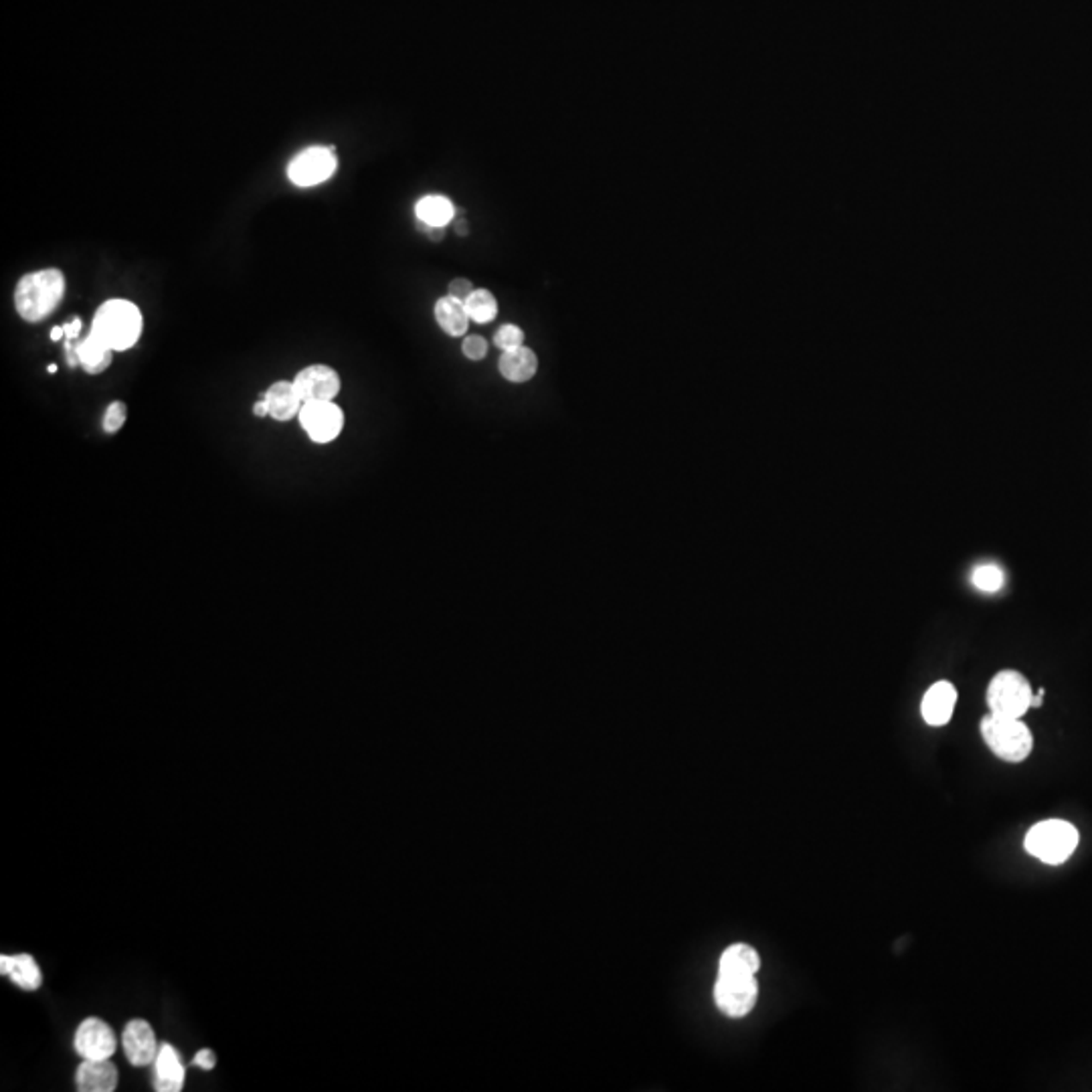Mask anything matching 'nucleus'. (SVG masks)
<instances>
[{"mask_svg":"<svg viewBox=\"0 0 1092 1092\" xmlns=\"http://www.w3.org/2000/svg\"><path fill=\"white\" fill-rule=\"evenodd\" d=\"M76 352H77L79 367H82L88 375L106 373L113 360L112 348L106 346L94 332H89L82 340H76Z\"/></svg>","mask_w":1092,"mask_h":1092,"instance_id":"obj_19","label":"nucleus"},{"mask_svg":"<svg viewBox=\"0 0 1092 1092\" xmlns=\"http://www.w3.org/2000/svg\"><path fill=\"white\" fill-rule=\"evenodd\" d=\"M1078 830L1065 820H1046L1026 833V851L1050 866L1065 864L1078 848Z\"/></svg>","mask_w":1092,"mask_h":1092,"instance_id":"obj_4","label":"nucleus"},{"mask_svg":"<svg viewBox=\"0 0 1092 1092\" xmlns=\"http://www.w3.org/2000/svg\"><path fill=\"white\" fill-rule=\"evenodd\" d=\"M82 328H83V322H82V318H77V316L73 318V320H70V322L63 324V332H65V340H77L79 334H82Z\"/></svg>","mask_w":1092,"mask_h":1092,"instance_id":"obj_29","label":"nucleus"},{"mask_svg":"<svg viewBox=\"0 0 1092 1092\" xmlns=\"http://www.w3.org/2000/svg\"><path fill=\"white\" fill-rule=\"evenodd\" d=\"M417 219L433 227H445L454 221L455 207L443 194H427L415 204Z\"/></svg>","mask_w":1092,"mask_h":1092,"instance_id":"obj_21","label":"nucleus"},{"mask_svg":"<svg viewBox=\"0 0 1092 1092\" xmlns=\"http://www.w3.org/2000/svg\"><path fill=\"white\" fill-rule=\"evenodd\" d=\"M76 1052L83 1060H107L116 1052V1034L100 1017H88L77 1028Z\"/></svg>","mask_w":1092,"mask_h":1092,"instance_id":"obj_10","label":"nucleus"},{"mask_svg":"<svg viewBox=\"0 0 1092 1092\" xmlns=\"http://www.w3.org/2000/svg\"><path fill=\"white\" fill-rule=\"evenodd\" d=\"M461 352H463V357L470 358V360H484L485 354H488V342H485L484 336L470 334V336H466V339H463Z\"/></svg>","mask_w":1092,"mask_h":1092,"instance_id":"obj_26","label":"nucleus"},{"mask_svg":"<svg viewBox=\"0 0 1092 1092\" xmlns=\"http://www.w3.org/2000/svg\"><path fill=\"white\" fill-rule=\"evenodd\" d=\"M185 1084V1066L174 1046L162 1044L154 1060V1090L179 1092Z\"/></svg>","mask_w":1092,"mask_h":1092,"instance_id":"obj_13","label":"nucleus"},{"mask_svg":"<svg viewBox=\"0 0 1092 1092\" xmlns=\"http://www.w3.org/2000/svg\"><path fill=\"white\" fill-rule=\"evenodd\" d=\"M494 345L502 351H512L524 345V330L516 324H502L494 334Z\"/></svg>","mask_w":1092,"mask_h":1092,"instance_id":"obj_24","label":"nucleus"},{"mask_svg":"<svg viewBox=\"0 0 1092 1092\" xmlns=\"http://www.w3.org/2000/svg\"><path fill=\"white\" fill-rule=\"evenodd\" d=\"M1034 690L1022 672L1002 670L987 686L989 712L999 717L1022 718L1032 708Z\"/></svg>","mask_w":1092,"mask_h":1092,"instance_id":"obj_5","label":"nucleus"},{"mask_svg":"<svg viewBox=\"0 0 1092 1092\" xmlns=\"http://www.w3.org/2000/svg\"><path fill=\"white\" fill-rule=\"evenodd\" d=\"M473 290H476V288H473L470 279L455 278L454 282L449 284V296H454V297H457V300H461V302H466Z\"/></svg>","mask_w":1092,"mask_h":1092,"instance_id":"obj_27","label":"nucleus"},{"mask_svg":"<svg viewBox=\"0 0 1092 1092\" xmlns=\"http://www.w3.org/2000/svg\"><path fill=\"white\" fill-rule=\"evenodd\" d=\"M253 413H255L257 417H267V415H270V409H267L265 399L261 397V401H257V403L253 405Z\"/></svg>","mask_w":1092,"mask_h":1092,"instance_id":"obj_30","label":"nucleus"},{"mask_svg":"<svg viewBox=\"0 0 1092 1092\" xmlns=\"http://www.w3.org/2000/svg\"><path fill=\"white\" fill-rule=\"evenodd\" d=\"M124 1052L128 1056L130 1065L134 1066H148L156 1060L160 1046L154 1036L152 1026L146 1020H131L125 1026L124 1036Z\"/></svg>","mask_w":1092,"mask_h":1092,"instance_id":"obj_11","label":"nucleus"},{"mask_svg":"<svg viewBox=\"0 0 1092 1092\" xmlns=\"http://www.w3.org/2000/svg\"><path fill=\"white\" fill-rule=\"evenodd\" d=\"M297 417L314 443H332L345 429V413L334 401L304 403Z\"/></svg>","mask_w":1092,"mask_h":1092,"instance_id":"obj_8","label":"nucleus"},{"mask_svg":"<svg viewBox=\"0 0 1092 1092\" xmlns=\"http://www.w3.org/2000/svg\"><path fill=\"white\" fill-rule=\"evenodd\" d=\"M49 373H51V375L57 373V367H55V364H49Z\"/></svg>","mask_w":1092,"mask_h":1092,"instance_id":"obj_33","label":"nucleus"},{"mask_svg":"<svg viewBox=\"0 0 1092 1092\" xmlns=\"http://www.w3.org/2000/svg\"><path fill=\"white\" fill-rule=\"evenodd\" d=\"M294 387L304 403L334 401L340 393V376L332 367L310 364L296 375Z\"/></svg>","mask_w":1092,"mask_h":1092,"instance_id":"obj_9","label":"nucleus"},{"mask_svg":"<svg viewBox=\"0 0 1092 1092\" xmlns=\"http://www.w3.org/2000/svg\"><path fill=\"white\" fill-rule=\"evenodd\" d=\"M339 167L336 150L330 146H310L297 152L288 164V179L300 188L322 185L332 179Z\"/></svg>","mask_w":1092,"mask_h":1092,"instance_id":"obj_6","label":"nucleus"},{"mask_svg":"<svg viewBox=\"0 0 1092 1092\" xmlns=\"http://www.w3.org/2000/svg\"><path fill=\"white\" fill-rule=\"evenodd\" d=\"M61 339H65V332H63V326H55V328L51 330V340L57 342V340H61Z\"/></svg>","mask_w":1092,"mask_h":1092,"instance_id":"obj_32","label":"nucleus"},{"mask_svg":"<svg viewBox=\"0 0 1092 1092\" xmlns=\"http://www.w3.org/2000/svg\"><path fill=\"white\" fill-rule=\"evenodd\" d=\"M77 1090L112 1092L118 1086V1068L107 1060H83L77 1068Z\"/></svg>","mask_w":1092,"mask_h":1092,"instance_id":"obj_14","label":"nucleus"},{"mask_svg":"<svg viewBox=\"0 0 1092 1092\" xmlns=\"http://www.w3.org/2000/svg\"><path fill=\"white\" fill-rule=\"evenodd\" d=\"M125 417H128V407H125V403L112 401L110 405H107L104 419H101V427H104L106 433L113 436V433H118L119 429L125 425Z\"/></svg>","mask_w":1092,"mask_h":1092,"instance_id":"obj_25","label":"nucleus"},{"mask_svg":"<svg viewBox=\"0 0 1092 1092\" xmlns=\"http://www.w3.org/2000/svg\"><path fill=\"white\" fill-rule=\"evenodd\" d=\"M979 730L989 751L1005 763H1022L1030 757L1034 736L1028 724L1022 723V718L999 717V714L989 712L987 717L981 718Z\"/></svg>","mask_w":1092,"mask_h":1092,"instance_id":"obj_3","label":"nucleus"},{"mask_svg":"<svg viewBox=\"0 0 1092 1092\" xmlns=\"http://www.w3.org/2000/svg\"><path fill=\"white\" fill-rule=\"evenodd\" d=\"M466 310L470 314L472 322L490 324L491 320L498 316V300H496V296L490 290H473L470 297L466 300Z\"/></svg>","mask_w":1092,"mask_h":1092,"instance_id":"obj_22","label":"nucleus"},{"mask_svg":"<svg viewBox=\"0 0 1092 1092\" xmlns=\"http://www.w3.org/2000/svg\"><path fill=\"white\" fill-rule=\"evenodd\" d=\"M0 973L9 975L16 985L21 989H27V991H35L43 983L41 969H39L35 959L27 953L10 955V957L9 955H3L0 957Z\"/></svg>","mask_w":1092,"mask_h":1092,"instance_id":"obj_17","label":"nucleus"},{"mask_svg":"<svg viewBox=\"0 0 1092 1092\" xmlns=\"http://www.w3.org/2000/svg\"><path fill=\"white\" fill-rule=\"evenodd\" d=\"M760 969V957L751 945L736 943L723 953L718 963V973L726 975H754Z\"/></svg>","mask_w":1092,"mask_h":1092,"instance_id":"obj_20","label":"nucleus"},{"mask_svg":"<svg viewBox=\"0 0 1092 1092\" xmlns=\"http://www.w3.org/2000/svg\"><path fill=\"white\" fill-rule=\"evenodd\" d=\"M971 583L983 593H997L1004 587L1005 575L997 564H979L971 575Z\"/></svg>","mask_w":1092,"mask_h":1092,"instance_id":"obj_23","label":"nucleus"},{"mask_svg":"<svg viewBox=\"0 0 1092 1092\" xmlns=\"http://www.w3.org/2000/svg\"><path fill=\"white\" fill-rule=\"evenodd\" d=\"M263 399H265L267 409H270V417L276 421H290L294 417L300 415L302 405L304 401L300 399L297 394L294 381H278L263 393Z\"/></svg>","mask_w":1092,"mask_h":1092,"instance_id":"obj_15","label":"nucleus"},{"mask_svg":"<svg viewBox=\"0 0 1092 1092\" xmlns=\"http://www.w3.org/2000/svg\"><path fill=\"white\" fill-rule=\"evenodd\" d=\"M192 1062L198 1068H203V1071H213L215 1065H217V1058L213 1054V1050H198Z\"/></svg>","mask_w":1092,"mask_h":1092,"instance_id":"obj_28","label":"nucleus"},{"mask_svg":"<svg viewBox=\"0 0 1092 1092\" xmlns=\"http://www.w3.org/2000/svg\"><path fill=\"white\" fill-rule=\"evenodd\" d=\"M142 312L130 300L113 297L97 308L91 330L113 352L130 351L142 336Z\"/></svg>","mask_w":1092,"mask_h":1092,"instance_id":"obj_2","label":"nucleus"},{"mask_svg":"<svg viewBox=\"0 0 1092 1092\" xmlns=\"http://www.w3.org/2000/svg\"><path fill=\"white\" fill-rule=\"evenodd\" d=\"M65 296V276L57 267L25 273L15 288V310L28 324L47 320Z\"/></svg>","mask_w":1092,"mask_h":1092,"instance_id":"obj_1","label":"nucleus"},{"mask_svg":"<svg viewBox=\"0 0 1092 1092\" xmlns=\"http://www.w3.org/2000/svg\"><path fill=\"white\" fill-rule=\"evenodd\" d=\"M498 369L506 381L520 385V382H528L536 375V370H539V357H536L533 348L522 345L518 348H512V351L502 352Z\"/></svg>","mask_w":1092,"mask_h":1092,"instance_id":"obj_16","label":"nucleus"},{"mask_svg":"<svg viewBox=\"0 0 1092 1092\" xmlns=\"http://www.w3.org/2000/svg\"><path fill=\"white\" fill-rule=\"evenodd\" d=\"M957 706V688L947 680H939L924 692L920 714L929 726H945L953 718Z\"/></svg>","mask_w":1092,"mask_h":1092,"instance_id":"obj_12","label":"nucleus"},{"mask_svg":"<svg viewBox=\"0 0 1092 1092\" xmlns=\"http://www.w3.org/2000/svg\"><path fill=\"white\" fill-rule=\"evenodd\" d=\"M1044 694H1046L1044 688H1040L1038 692H1034V696H1032V708H1040V706H1042V702H1044Z\"/></svg>","mask_w":1092,"mask_h":1092,"instance_id":"obj_31","label":"nucleus"},{"mask_svg":"<svg viewBox=\"0 0 1092 1092\" xmlns=\"http://www.w3.org/2000/svg\"><path fill=\"white\" fill-rule=\"evenodd\" d=\"M759 997V983L754 975H726L718 973L714 985L717 1008L729 1017H745L754 1008Z\"/></svg>","mask_w":1092,"mask_h":1092,"instance_id":"obj_7","label":"nucleus"},{"mask_svg":"<svg viewBox=\"0 0 1092 1092\" xmlns=\"http://www.w3.org/2000/svg\"><path fill=\"white\" fill-rule=\"evenodd\" d=\"M436 320L439 324V328L443 330L445 334L454 336V339H460V336H466L467 332V326H470V314L466 310V302L457 300L454 296H443L439 297L436 302Z\"/></svg>","mask_w":1092,"mask_h":1092,"instance_id":"obj_18","label":"nucleus"}]
</instances>
